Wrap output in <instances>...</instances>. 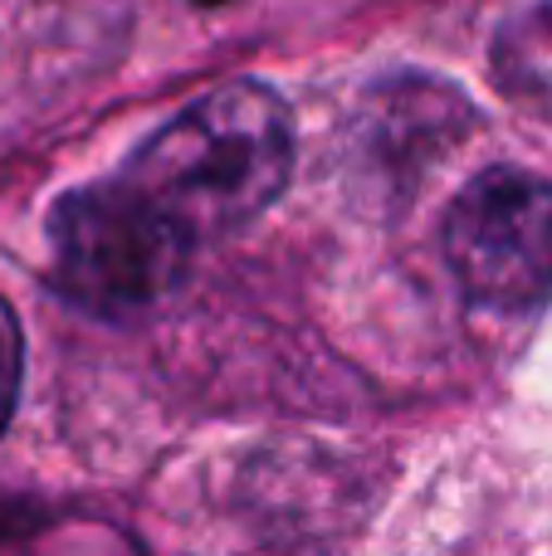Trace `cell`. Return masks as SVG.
<instances>
[{"instance_id":"cell-4","label":"cell","mask_w":552,"mask_h":556,"mask_svg":"<svg viewBox=\"0 0 552 556\" xmlns=\"http://www.w3.org/2000/svg\"><path fill=\"white\" fill-rule=\"evenodd\" d=\"M489 68L504 98H514L524 113L552 123V0L518 10L499 25Z\"/></svg>"},{"instance_id":"cell-3","label":"cell","mask_w":552,"mask_h":556,"mask_svg":"<svg viewBox=\"0 0 552 556\" xmlns=\"http://www.w3.org/2000/svg\"><path fill=\"white\" fill-rule=\"evenodd\" d=\"M446 260L469 303L528 313L552 293V186L518 166H489L450 201Z\"/></svg>"},{"instance_id":"cell-5","label":"cell","mask_w":552,"mask_h":556,"mask_svg":"<svg viewBox=\"0 0 552 556\" xmlns=\"http://www.w3.org/2000/svg\"><path fill=\"white\" fill-rule=\"evenodd\" d=\"M20 376H25V332H20L15 307L0 298V430L10 425V410L20 401Z\"/></svg>"},{"instance_id":"cell-1","label":"cell","mask_w":552,"mask_h":556,"mask_svg":"<svg viewBox=\"0 0 552 556\" xmlns=\"http://www.w3.org/2000/svg\"><path fill=\"white\" fill-rule=\"evenodd\" d=\"M293 147L284 98L240 78L211 88L156 127L123 166V181L201 244L235 235L279 201L293 172Z\"/></svg>"},{"instance_id":"cell-2","label":"cell","mask_w":552,"mask_h":556,"mask_svg":"<svg viewBox=\"0 0 552 556\" xmlns=\"http://www.w3.org/2000/svg\"><path fill=\"white\" fill-rule=\"evenodd\" d=\"M54 283L74 307L108 323L142 317L176 293L196 240L123 176L78 186L49 211Z\"/></svg>"},{"instance_id":"cell-6","label":"cell","mask_w":552,"mask_h":556,"mask_svg":"<svg viewBox=\"0 0 552 556\" xmlns=\"http://www.w3.org/2000/svg\"><path fill=\"white\" fill-rule=\"evenodd\" d=\"M196 5H225V0H196Z\"/></svg>"}]
</instances>
